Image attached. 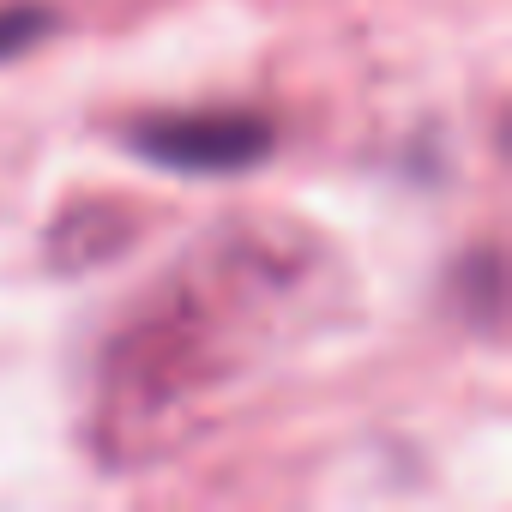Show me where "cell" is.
I'll return each mask as SVG.
<instances>
[{
	"mask_svg": "<svg viewBox=\"0 0 512 512\" xmlns=\"http://www.w3.org/2000/svg\"><path fill=\"white\" fill-rule=\"evenodd\" d=\"M314 290V241L266 223L211 229L103 350L97 452L109 470L181 452L235 386L266 374V362L308 326Z\"/></svg>",
	"mask_w": 512,
	"mask_h": 512,
	"instance_id": "6da1fadb",
	"label": "cell"
},
{
	"mask_svg": "<svg viewBox=\"0 0 512 512\" xmlns=\"http://www.w3.org/2000/svg\"><path fill=\"white\" fill-rule=\"evenodd\" d=\"M121 145L151 169L205 181V175H241L253 163H266L278 145V127L260 109H169V115L127 121Z\"/></svg>",
	"mask_w": 512,
	"mask_h": 512,
	"instance_id": "7a4b0ae2",
	"label": "cell"
},
{
	"mask_svg": "<svg viewBox=\"0 0 512 512\" xmlns=\"http://www.w3.org/2000/svg\"><path fill=\"white\" fill-rule=\"evenodd\" d=\"M452 296L464 302V320L470 326L494 332V320H500V253L494 247H476L470 266L464 260L452 266Z\"/></svg>",
	"mask_w": 512,
	"mask_h": 512,
	"instance_id": "3957f363",
	"label": "cell"
},
{
	"mask_svg": "<svg viewBox=\"0 0 512 512\" xmlns=\"http://www.w3.org/2000/svg\"><path fill=\"white\" fill-rule=\"evenodd\" d=\"M43 37H55V13L49 7H0V61H19Z\"/></svg>",
	"mask_w": 512,
	"mask_h": 512,
	"instance_id": "277c9868",
	"label": "cell"
}]
</instances>
